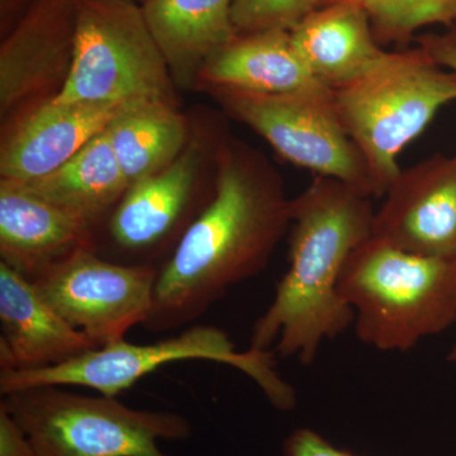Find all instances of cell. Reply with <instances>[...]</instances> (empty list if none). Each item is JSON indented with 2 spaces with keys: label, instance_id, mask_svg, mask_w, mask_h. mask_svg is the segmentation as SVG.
<instances>
[{
  "label": "cell",
  "instance_id": "obj_1",
  "mask_svg": "<svg viewBox=\"0 0 456 456\" xmlns=\"http://www.w3.org/2000/svg\"><path fill=\"white\" fill-rule=\"evenodd\" d=\"M292 200L281 174L257 150L224 137L215 191L159 269L143 329L167 332L196 322L230 288L268 265L290 227Z\"/></svg>",
  "mask_w": 456,
  "mask_h": 456
},
{
  "label": "cell",
  "instance_id": "obj_2",
  "mask_svg": "<svg viewBox=\"0 0 456 456\" xmlns=\"http://www.w3.org/2000/svg\"><path fill=\"white\" fill-rule=\"evenodd\" d=\"M373 198L332 178L314 176L292 200L289 269L257 318L250 347L310 365L321 345L354 322L338 284L356 246L373 235Z\"/></svg>",
  "mask_w": 456,
  "mask_h": 456
},
{
  "label": "cell",
  "instance_id": "obj_3",
  "mask_svg": "<svg viewBox=\"0 0 456 456\" xmlns=\"http://www.w3.org/2000/svg\"><path fill=\"white\" fill-rule=\"evenodd\" d=\"M338 292L360 341L411 350L456 322V259L410 253L371 235L345 263Z\"/></svg>",
  "mask_w": 456,
  "mask_h": 456
},
{
  "label": "cell",
  "instance_id": "obj_4",
  "mask_svg": "<svg viewBox=\"0 0 456 456\" xmlns=\"http://www.w3.org/2000/svg\"><path fill=\"white\" fill-rule=\"evenodd\" d=\"M338 118L362 152L375 196L384 197L401 167L398 156L436 113L456 101V71L424 49L384 51L353 82L332 89Z\"/></svg>",
  "mask_w": 456,
  "mask_h": 456
},
{
  "label": "cell",
  "instance_id": "obj_5",
  "mask_svg": "<svg viewBox=\"0 0 456 456\" xmlns=\"http://www.w3.org/2000/svg\"><path fill=\"white\" fill-rule=\"evenodd\" d=\"M184 360H206L235 368L259 387L273 407L290 411L296 406V391L275 369L274 351L236 350L224 330L203 325L191 326L182 334L152 344H132L123 338L56 367L0 370V395L33 387L77 386L117 397L146 375Z\"/></svg>",
  "mask_w": 456,
  "mask_h": 456
},
{
  "label": "cell",
  "instance_id": "obj_6",
  "mask_svg": "<svg viewBox=\"0 0 456 456\" xmlns=\"http://www.w3.org/2000/svg\"><path fill=\"white\" fill-rule=\"evenodd\" d=\"M40 456H174L160 441L193 434L187 417L136 410L117 397L83 395L61 387H33L2 395Z\"/></svg>",
  "mask_w": 456,
  "mask_h": 456
},
{
  "label": "cell",
  "instance_id": "obj_7",
  "mask_svg": "<svg viewBox=\"0 0 456 456\" xmlns=\"http://www.w3.org/2000/svg\"><path fill=\"white\" fill-rule=\"evenodd\" d=\"M169 65L137 0H77L73 61L53 99L176 104Z\"/></svg>",
  "mask_w": 456,
  "mask_h": 456
},
{
  "label": "cell",
  "instance_id": "obj_8",
  "mask_svg": "<svg viewBox=\"0 0 456 456\" xmlns=\"http://www.w3.org/2000/svg\"><path fill=\"white\" fill-rule=\"evenodd\" d=\"M207 90L227 114L256 132L288 163L377 198L367 163L336 112L332 89L283 95Z\"/></svg>",
  "mask_w": 456,
  "mask_h": 456
},
{
  "label": "cell",
  "instance_id": "obj_9",
  "mask_svg": "<svg viewBox=\"0 0 456 456\" xmlns=\"http://www.w3.org/2000/svg\"><path fill=\"white\" fill-rule=\"evenodd\" d=\"M158 273L154 266L117 263L94 248H83L35 285L69 325L102 347L145 325Z\"/></svg>",
  "mask_w": 456,
  "mask_h": 456
},
{
  "label": "cell",
  "instance_id": "obj_10",
  "mask_svg": "<svg viewBox=\"0 0 456 456\" xmlns=\"http://www.w3.org/2000/svg\"><path fill=\"white\" fill-rule=\"evenodd\" d=\"M206 149L185 147L165 169L130 185L108 220V233L131 265L154 266V257L184 235L196 203Z\"/></svg>",
  "mask_w": 456,
  "mask_h": 456
},
{
  "label": "cell",
  "instance_id": "obj_11",
  "mask_svg": "<svg viewBox=\"0 0 456 456\" xmlns=\"http://www.w3.org/2000/svg\"><path fill=\"white\" fill-rule=\"evenodd\" d=\"M383 198L374 236L410 253L456 259V154L402 169Z\"/></svg>",
  "mask_w": 456,
  "mask_h": 456
},
{
  "label": "cell",
  "instance_id": "obj_12",
  "mask_svg": "<svg viewBox=\"0 0 456 456\" xmlns=\"http://www.w3.org/2000/svg\"><path fill=\"white\" fill-rule=\"evenodd\" d=\"M95 227L23 183L0 182L2 261L33 283L77 251L95 250Z\"/></svg>",
  "mask_w": 456,
  "mask_h": 456
},
{
  "label": "cell",
  "instance_id": "obj_13",
  "mask_svg": "<svg viewBox=\"0 0 456 456\" xmlns=\"http://www.w3.org/2000/svg\"><path fill=\"white\" fill-rule=\"evenodd\" d=\"M77 12V0H32L0 51L3 113L56 80L65 83L73 61Z\"/></svg>",
  "mask_w": 456,
  "mask_h": 456
},
{
  "label": "cell",
  "instance_id": "obj_14",
  "mask_svg": "<svg viewBox=\"0 0 456 456\" xmlns=\"http://www.w3.org/2000/svg\"><path fill=\"white\" fill-rule=\"evenodd\" d=\"M123 104L46 99L3 142L2 179L31 183L49 175L106 130Z\"/></svg>",
  "mask_w": 456,
  "mask_h": 456
},
{
  "label": "cell",
  "instance_id": "obj_15",
  "mask_svg": "<svg viewBox=\"0 0 456 456\" xmlns=\"http://www.w3.org/2000/svg\"><path fill=\"white\" fill-rule=\"evenodd\" d=\"M0 370L56 367L97 349L38 288L0 261Z\"/></svg>",
  "mask_w": 456,
  "mask_h": 456
},
{
  "label": "cell",
  "instance_id": "obj_16",
  "mask_svg": "<svg viewBox=\"0 0 456 456\" xmlns=\"http://www.w3.org/2000/svg\"><path fill=\"white\" fill-rule=\"evenodd\" d=\"M198 80L206 88L257 94H298L330 90L318 82L294 49L289 31L239 33L204 64Z\"/></svg>",
  "mask_w": 456,
  "mask_h": 456
},
{
  "label": "cell",
  "instance_id": "obj_17",
  "mask_svg": "<svg viewBox=\"0 0 456 456\" xmlns=\"http://www.w3.org/2000/svg\"><path fill=\"white\" fill-rule=\"evenodd\" d=\"M289 33L310 73L330 89L353 82L384 53L367 12L354 3L321 5Z\"/></svg>",
  "mask_w": 456,
  "mask_h": 456
},
{
  "label": "cell",
  "instance_id": "obj_18",
  "mask_svg": "<svg viewBox=\"0 0 456 456\" xmlns=\"http://www.w3.org/2000/svg\"><path fill=\"white\" fill-rule=\"evenodd\" d=\"M233 0H143V16L169 65L173 79L198 80L204 64L239 32L232 22Z\"/></svg>",
  "mask_w": 456,
  "mask_h": 456
},
{
  "label": "cell",
  "instance_id": "obj_19",
  "mask_svg": "<svg viewBox=\"0 0 456 456\" xmlns=\"http://www.w3.org/2000/svg\"><path fill=\"white\" fill-rule=\"evenodd\" d=\"M106 131L130 185L169 167L187 147V121L167 102L123 104Z\"/></svg>",
  "mask_w": 456,
  "mask_h": 456
},
{
  "label": "cell",
  "instance_id": "obj_20",
  "mask_svg": "<svg viewBox=\"0 0 456 456\" xmlns=\"http://www.w3.org/2000/svg\"><path fill=\"white\" fill-rule=\"evenodd\" d=\"M23 184L94 224L113 211L130 188L106 130L59 169Z\"/></svg>",
  "mask_w": 456,
  "mask_h": 456
},
{
  "label": "cell",
  "instance_id": "obj_21",
  "mask_svg": "<svg viewBox=\"0 0 456 456\" xmlns=\"http://www.w3.org/2000/svg\"><path fill=\"white\" fill-rule=\"evenodd\" d=\"M335 2L364 9L374 35L383 41L407 40L425 26H456V0H322L321 5Z\"/></svg>",
  "mask_w": 456,
  "mask_h": 456
},
{
  "label": "cell",
  "instance_id": "obj_22",
  "mask_svg": "<svg viewBox=\"0 0 456 456\" xmlns=\"http://www.w3.org/2000/svg\"><path fill=\"white\" fill-rule=\"evenodd\" d=\"M322 0H233L232 22L239 33L292 31Z\"/></svg>",
  "mask_w": 456,
  "mask_h": 456
},
{
  "label": "cell",
  "instance_id": "obj_23",
  "mask_svg": "<svg viewBox=\"0 0 456 456\" xmlns=\"http://www.w3.org/2000/svg\"><path fill=\"white\" fill-rule=\"evenodd\" d=\"M281 456H356L336 448L325 437L311 428L293 431L284 441Z\"/></svg>",
  "mask_w": 456,
  "mask_h": 456
},
{
  "label": "cell",
  "instance_id": "obj_24",
  "mask_svg": "<svg viewBox=\"0 0 456 456\" xmlns=\"http://www.w3.org/2000/svg\"><path fill=\"white\" fill-rule=\"evenodd\" d=\"M0 456H40L25 430L0 404Z\"/></svg>",
  "mask_w": 456,
  "mask_h": 456
},
{
  "label": "cell",
  "instance_id": "obj_25",
  "mask_svg": "<svg viewBox=\"0 0 456 456\" xmlns=\"http://www.w3.org/2000/svg\"><path fill=\"white\" fill-rule=\"evenodd\" d=\"M419 46L424 47L435 61L456 71V26L450 27L441 35H428L417 40Z\"/></svg>",
  "mask_w": 456,
  "mask_h": 456
},
{
  "label": "cell",
  "instance_id": "obj_26",
  "mask_svg": "<svg viewBox=\"0 0 456 456\" xmlns=\"http://www.w3.org/2000/svg\"><path fill=\"white\" fill-rule=\"evenodd\" d=\"M448 360L449 362H454V364H456V344L454 346H452V351H450Z\"/></svg>",
  "mask_w": 456,
  "mask_h": 456
},
{
  "label": "cell",
  "instance_id": "obj_27",
  "mask_svg": "<svg viewBox=\"0 0 456 456\" xmlns=\"http://www.w3.org/2000/svg\"><path fill=\"white\" fill-rule=\"evenodd\" d=\"M140 2H141V3H142V2H143V0H140Z\"/></svg>",
  "mask_w": 456,
  "mask_h": 456
}]
</instances>
